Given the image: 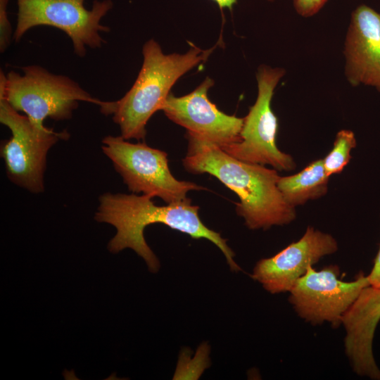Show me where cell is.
Instances as JSON below:
<instances>
[{
	"label": "cell",
	"instance_id": "obj_1",
	"mask_svg": "<svg viewBox=\"0 0 380 380\" xmlns=\"http://www.w3.org/2000/svg\"><path fill=\"white\" fill-rule=\"evenodd\" d=\"M152 198L150 196L134 193L107 192L99 196L94 219L114 226L117 231L108 245L110 252L117 253L131 248L145 260L151 272H157L160 262L146 243L144 232L148 225L160 223L193 239L209 240L224 255L232 271H241L227 240L203 224L198 215L199 207L192 205L190 198L166 205H157Z\"/></svg>",
	"mask_w": 380,
	"mask_h": 380
},
{
	"label": "cell",
	"instance_id": "obj_2",
	"mask_svg": "<svg viewBox=\"0 0 380 380\" xmlns=\"http://www.w3.org/2000/svg\"><path fill=\"white\" fill-rule=\"evenodd\" d=\"M186 138L184 168L192 174L213 175L234 191L239 198L236 213L248 228L267 229L295 220V207L286 202L278 188L280 176L277 170L242 161L217 146Z\"/></svg>",
	"mask_w": 380,
	"mask_h": 380
},
{
	"label": "cell",
	"instance_id": "obj_3",
	"mask_svg": "<svg viewBox=\"0 0 380 380\" xmlns=\"http://www.w3.org/2000/svg\"><path fill=\"white\" fill-rule=\"evenodd\" d=\"M219 42L205 50L190 43V49L184 54H165L157 42L149 39L143 46L142 66L132 87L119 100L104 101L100 111L113 115L125 139H145L148 121L160 110L177 80L205 61Z\"/></svg>",
	"mask_w": 380,
	"mask_h": 380
},
{
	"label": "cell",
	"instance_id": "obj_4",
	"mask_svg": "<svg viewBox=\"0 0 380 380\" xmlns=\"http://www.w3.org/2000/svg\"><path fill=\"white\" fill-rule=\"evenodd\" d=\"M23 74L0 72V96L17 111L34 122L44 125L49 118L55 121L69 120L81 101L99 107L104 103L92 96L70 77L52 73L38 65L22 68Z\"/></svg>",
	"mask_w": 380,
	"mask_h": 380
},
{
	"label": "cell",
	"instance_id": "obj_5",
	"mask_svg": "<svg viewBox=\"0 0 380 380\" xmlns=\"http://www.w3.org/2000/svg\"><path fill=\"white\" fill-rule=\"evenodd\" d=\"M0 122L11 132L10 139L1 144L8 179L32 193H42L48 152L58 141L68 139L70 133L36 123L27 115H20L2 96Z\"/></svg>",
	"mask_w": 380,
	"mask_h": 380
},
{
	"label": "cell",
	"instance_id": "obj_6",
	"mask_svg": "<svg viewBox=\"0 0 380 380\" xmlns=\"http://www.w3.org/2000/svg\"><path fill=\"white\" fill-rule=\"evenodd\" d=\"M101 149L134 194L159 197L171 203L186 199L190 191L205 189L176 179L170 170L167 153L145 143H131L121 136L108 135L102 139Z\"/></svg>",
	"mask_w": 380,
	"mask_h": 380
},
{
	"label": "cell",
	"instance_id": "obj_7",
	"mask_svg": "<svg viewBox=\"0 0 380 380\" xmlns=\"http://www.w3.org/2000/svg\"><path fill=\"white\" fill-rule=\"evenodd\" d=\"M85 0H17V25L13 39L18 42L31 28L53 27L71 39L74 53L84 57L87 47L101 48L105 40L101 33L110 29L101 23L112 9L111 0H95L90 9Z\"/></svg>",
	"mask_w": 380,
	"mask_h": 380
},
{
	"label": "cell",
	"instance_id": "obj_8",
	"mask_svg": "<svg viewBox=\"0 0 380 380\" xmlns=\"http://www.w3.org/2000/svg\"><path fill=\"white\" fill-rule=\"evenodd\" d=\"M284 70L261 65L257 73L258 96L244 118L240 141L222 148L244 162L270 165L277 170L295 169L293 157L281 151L276 143L277 118L271 108L274 91Z\"/></svg>",
	"mask_w": 380,
	"mask_h": 380
},
{
	"label": "cell",
	"instance_id": "obj_9",
	"mask_svg": "<svg viewBox=\"0 0 380 380\" xmlns=\"http://www.w3.org/2000/svg\"><path fill=\"white\" fill-rule=\"evenodd\" d=\"M338 275L339 268L335 265L319 271L312 266L308 268L289 291V300L300 317L312 324H341L344 314L370 284L362 272L351 281L340 280Z\"/></svg>",
	"mask_w": 380,
	"mask_h": 380
},
{
	"label": "cell",
	"instance_id": "obj_10",
	"mask_svg": "<svg viewBox=\"0 0 380 380\" xmlns=\"http://www.w3.org/2000/svg\"><path fill=\"white\" fill-rule=\"evenodd\" d=\"M213 80L207 77L193 91L175 96L170 93L160 110L172 122L186 129V137L220 148L237 143L244 118L229 115L220 110L208 96Z\"/></svg>",
	"mask_w": 380,
	"mask_h": 380
},
{
	"label": "cell",
	"instance_id": "obj_11",
	"mask_svg": "<svg viewBox=\"0 0 380 380\" xmlns=\"http://www.w3.org/2000/svg\"><path fill=\"white\" fill-rule=\"evenodd\" d=\"M338 250L330 234L308 227L303 236L272 257L260 260L251 277L270 293L289 292L308 268Z\"/></svg>",
	"mask_w": 380,
	"mask_h": 380
},
{
	"label": "cell",
	"instance_id": "obj_12",
	"mask_svg": "<svg viewBox=\"0 0 380 380\" xmlns=\"http://www.w3.org/2000/svg\"><path fill=\"white\" fill-rule=\"evenodd\" d=\"M344 54L348 82L373 87L380 93V13L364 4L354 10Z\"/></svg>",
	"mask_w": 380,
	"mask_h": 380
},
{
	"label": "cell",
	"instance_id": "obj_13",
	"mask_svg": "<svg viewBox=\"0 0 380 380\" xmlns=\"http://www.w3.org/2000/svg\"><path fill=\"white\" fill-rule=\"evenodd\" d=\"M380 321V288L365 287L343 316L346 353L358 375L380 380L372 351L374 332Z\"/></svg>",
	"mask_w": 380,
	"mask_h": 380
},
{
	"label": "cell",
	"instance_id": "obj_14",
	"mask_svg": "<svg viewBox=\"0 0 380 380\" xmlns=\"http://www.w3.org/2000/svg\"><path fill=\"white\" fill-rule=\"evenodd\" d=\"M323 159L312 161L297 174L280 177L277 186L284 199L295 207L324 196L328 189Z\"/></svg>",
	"mask_w": 380,
	"mask_h": 380
},
{
	"label": "cell",
	"instance_id": "obj_15",
	"mask_svg": "<svg viewBox=\"0 0 380 380\" xmlns=\"http://www.w3.org/2000/svg\"><path fill=\"white\" fill-rule=\"evenodd\" d=\"M355 146L356 139L352 131L342 129L336 134L332 149L323 159L328 176L339 174L343 170L350 160L351 150Z\"/></svg>",
	"mask_w": 380,
	"mask_h": 380
},
{
	"label": "cell",
	"instance_id": "obj_16",
	"mask_svg": "<svg viewBox=\"0 0 380 380\" xmlns=\"http://www.w3.org/2000/svg\"><path fill=\"white\" fill-rule=\"evenodd\" d=\"M9 0H0V51L4 53L11 44L12 26L8 18V5Z\"/></svg>",
	"mask_w": 380,
	"mask_h": 380
},
{
	"label": "cell",
	"instance_id": "obj_17",
	"mask_svg": "<svg viewBox=\"0 0 380 380\" xmlns=\"http://www.w3.org/2000/svg\"><path fill=\"white\" fill-rule=\"evenodd\" d=\"M328 0H293V6L300 15L310 17L315 15Z\"/></svg>",
	"mask_w": 380,
	"mask_h": 380
},
{
	"label": "cell",
	"instance_id": "obj_18",
	"mask_svg": "<svg viewBox=\"0 0 380 380\" xmlns=\"http://www.w3.org/2000/svg\"><path fill=\"white\" fill-rule=\"evenodd\" d=\"M370 286L380 288V246L371 272L367 275Z\"/></svg>",
	"mask_w": 380,
	"mask_h": 380
},
{
	"label": "cell",
	"instance_id": "obj_19",
	"mask_svg": "<svg viewBox=\"0 0 380 380\" xmlns=\"http://www.w3.org/2000/svg\"><path fill=\"white\" fill-rule=\"evenodd\" d=\"M215 2L220 10L222 11L224 8H229V10L232 9L234 4H235L237 0H212ZM273 1V0H268Z\"/></svg>",
	"mask_w": 380,
	"mask_h": 380
}]
</instances>
